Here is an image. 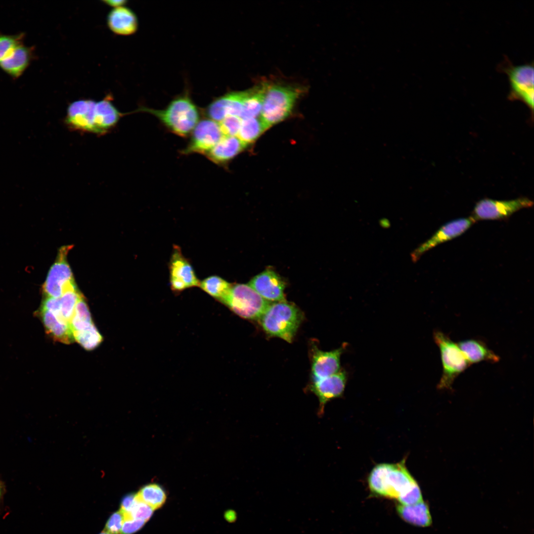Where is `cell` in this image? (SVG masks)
I'll return each mask as SVG.
<instances>
[{
	"mask_svg": "<svg viewBox=\"0 0 534 534\" xmlns=\"http://www.w3.org/2000/svg\"><path fill=\"white\" fill-rule=\"evenodd\" d=\"M368 485L373 494L397 499L402 505H412L423 500L420 487L403 460L376 465L368 476Z\"/></svg>",
	"mask_w": 534,
	"mask_h": 534,
	"instance_id": "cell-1",
	"label": "cell"
},
{
	"mask_svg": "<svg viewBox=\"0 0 534 534\" xmlns=\"http://www.w3.org/2000/svg\"><path fill=\"white\" fill-rule=\"evenodd\" d=\"M111 95L95 101L83 99L71 103L65 122L72 130L96 134H106L118 123L124 114L112 102Z\"/></svg>",
	"mask_w": 534,
	"mask_h": 534,
	"instance_id": "cell-2",
	"label": "cell"
},
{
	"mask_svg": "<svg viewBox=\"0 0 534 534\" xmlns=\"http://www.w3.org/2000/svg\"><path fill=\"white\" fill-rule=\"evenodd\" d=\"M145 112L156 117L171 132L181 137L187 136L197 125L199 111L189 91L174 98L163 109L141 106L132 113Z\"/></svg>",
	"mask_w": 534,
	"mask_h": 534,
	"instance_id": "cell-3",
	"label": "cell"
},
{
	"mask_svg": "<svg viewBox=\"0 0 534 534\" xmlns=\"http://www.w3.org/2000/svg\"><path fill=\"white\" fill-rule=\"evenodd\" d=\"M303 317L295 305L284 301L270 303L259 320L267 334L291 343Z\"/></svg>",
	"mask_w": 534,
	"mask_h": 534,
	"instance_id": "cell-4",
	"label": "cell"
},
{
	"mask_svg": "<svg viewBox=\"0 0 534 534\" xmlns=\"http://www.w3.org/2000/svg\"><path fill=\"white\" fill-rule=\"evenodd\" d=\"M265 81L260 117L268 129L289 116L303 90L300 87Z\"/></svg>",
	"mask_w": 534,
	"mask_h": 534,
	"instance_id": "cell-5",
	"label": "cell"
},
{
	"mask_svg": "<svg viewBox=\"0 0 534 534\" xmlns=\"http://www.w3.org/2000/svg\"><path fill=\"white\" fill-rule=\"evenodd\" d=\"M434 339L441 355L443 371L438 385L439 389H450L455 379L470 365L458 344L440 331L434 333Z\"/></svg>",
	"mask_w": 534,
	"mask_h": 534,
	"instance_id": "cell-6",
	"label": "cell"
},
{
	"mask_svg": "<svg viewBox=\"0 0 534 534\" xmlns=\"http://www.w3.org/2000/svg\"><path fill=\"white\" fill-rule=\"evenodd\" d=\"M270 303L245 284L232 285L222 302L239 316L251 320H259Z\"/></svg>",
	"mask_w": 534,
	"mask_h": 534,
	"instance_id": "cell-7",
	"label": "cell"
},
{
	"mask_svg": "<svg viewBox=\"0 0 534 534\" xmlns=\"http://www.w3.org/2000/svg\"><path fill=\"white\" fill-rule=\"evenodd\" d=\"M508 76L510 99L520 100L531 109L534 108V64L514 65L506 58L499 66Z\"/></svg>",
	"mask_w": 534,
	"mask_h": 534,
	"instance_id": "cell-8",
	"label": "cell"
},
{
	"mask_svg": "<svg viewBox=\"0 0 534 534\" xmlns=\"http://www.w3.org/2000/svg\"><path fill=\"white\" fill-rule=\"evenodd\" d=\"M71 246L62 247L55 263L50 268L43 286L44 297L60 298L66 291L76 287L67 261Z\"/></svg>",
	"mask_w": 534,
	"mask_h": 534,
	"instance_id": "cell-9",
	"label": "cell"
},
{
	"mask_svg": "<svg viewBox=\"0 0 534 534\" xmlns=\"http://www.w3.org/2000/svg\"><path fill=\"white\" fill-rule=\"evenodd\" d=\"M533 204L532 200L526 197L509 200L485 198L476 204L471 217L475 222L506 219L522 209L532 207Z\"/></svg>",
	"mask_w": 534,
	"mask_h": 534,
	"instance_id": "cell-10",
	"label": "cell"
},
{
	"mask_svg": "<svg viewBox=\"0 0 534 534\" xmlns=\"http://www.w3.org/2000/svg\"><path fill=\"white\" fill-rule=\"evenodd\" d=\"M169 270L171 288L174 292L179 293L186 289L199 286L200 281L192 266L177 245L174 246Z\"/></svg>",
	"mask_w": 534,
	"mask_h": 534,
	"instance_id": "cell-11",
	"label": "cell"
},
{
	"mask_svg": "<svg viewBox=\"0 0 534 534\" xmlns=\"http://www.w3.org/2000/svg\"><path fill=\"white\" fill-rule=\"evenodd\" d=\"M219 125L212 119H204L196 126L190 140L181 153L205 154L222 138Z\"/></svg>",
	"mask_w": 534,
	"mask_h": 534,
	"instance_id": "cell-12",
	"label": "cell"
},
{
	"mask_svg": "<svg viewBox=\"0 0 534 534\" xmlns=\"http://www.w3.org/2000/svg\"><path fill=\"white\" fill-rule=\"evenodd\" d=\"M347 379L346 371L340 369L338 372L331 376L312 380L309 389L318 398L319 416L323 414L324 407L327 402L343 395Z\"/></svg>",
	"mask_w": 534,
	"mask_h": 534,
	"instance_id": "cell-13",
	"label": "cell"
},
{
	"mask_svg": "<svg viewBox=\"0 0 534 534\" xmlns=\"http://www.w3.org/2000/svg\"><path fill=\"white\" fill-rule=\"evenodd\" d=\"M475 221L470 216L448 222L442 226L426 241L418 246L412 253V259L416 261L424 253L445 242L455 238L466 231Z\"/></svg>",
	"mask_w": 534,
	"mask_h": 534,
	"instance_id": "cell-14",
	"label": "cell"
},
{
	"mask_svg": "<svg viewBox=\"0 0 534 534\" xmlns=\"http://www.w3.org/2000/svg\"><path fill=\"white\" fill-rule=\"evenodd\" d=\"M246 95L244 91H229L213 100L204 111L214 121H222L228 116L240 117Z\"/></svg>",
	"mask_w": 534,
	"mask_h": 534,
	"instance_id": "cell-15",
	"label": "cell"
},
{
	"mask_svg": "<svg viewBox=\"0 0 534 534\" xmlns=\"http://www.w3.org/2000/svg\"><path fill=\"white\" fill-rule=\"evenodd\" d=\"M248 285L269 302L285 301V282L272 269H266L256 275L250 281Z\"/></svg>",
	"mask_w": 534,
	"mask_h": 534,
	"instance_id": "cell-16",
	"label": "cell"
},
{
	"mask_svg": "<svg viewBox=\"0 0 534 534\" xmlns=\"http://www.w3.org/2000/svg\"><path fill=\"white\" fill-rule=\"evenodd\" d=\"M346 347L343 344L338 349L323 351L314 347L312 355V380L331 376L340 370V358Z\"/></svg>",
	"mask_w": 534,
	"mask_h": 534,
	"instance_id": "cell-17",
	"label": "cell"
},
{
	"mask_svg": "<svg viewBox=\"0 0 534 534\" xmlns=\"http://www.w3.org/2000/svg\"><path fill=\"white\" fill-rule=\"evenodd\" d=\"M34 58V48L22 44L0 61V68L11 77L18 78L23 74Z\"/></svg>",
	"mask_w": 534,
	"mask_h": 534,
	"instance_id": "cell-18",
	"label": "cell"
},
{
	"mask_svg": "<svg viewBox=\"0 0 534 534\" xmlns=\"http://www.w3.org/2000/svg\"><path fill=\"white\" fill-rule=\"evenodd\" d=\"M107 23L112 32L121 36L134 34L138 24L135 13L125 6L113 8L108 14Z\"/></svg>",
	"mask_w": 534,
	"mask_h": 534,
	"instance_id": "cell-19",
	"label": "cell"
},
{
	"mask_svg": "<svg viewBox=\"0 0 534 534\" xmlns=\"http://www.w3.org/2000/svg\"><path fill=\"white\" fill-rule=\"evenodd\" d=\"M43 322L46 332L54 340L70 344L74 340L69 323L59 315L40 308L37 312Z\"/></svg>",
	"mask_w": 534,
	"mask_h": 534,
	"instance_id": "cell-20",
	"label": "cell"
},
{
	"mask_svg": "<svg viewBox=\"0 0 534 534\" xmlns=\"http://www.w3.org/2000/svg\"><path fill=\"white\" fill-rule=\"evenodd\" d=\"M247 146L236 136L222 138L205 155L213 163L224 165L240 153Z\"/></svg>",
	"mask_w": 534,
	"mask_h": 534,
	"instance_id": "cell-21",
	"label": "cell"
},
{
	"mask_svg": "<svg viewBox=\"0 0 534 534\" xmlns=\"http://www.w3.org/2000/svg\"><path fill=\"white\" fill-rule=\"evenodd\" d=\"M457 344L470 364L482 361L495 363L499 360V356L481 340L467 339Z\"/></svg>",
	"mask_w": 534,
	"mask_h": 534,
	"instance_id": "cell-22",
	"label": "cell"
},
{
	"mask_svg": "<svg viewBox=\"0 0 534 534\" xmlns=\"http://www.w3.org/2000/svg\"><path fill=\"white\" fill-rule=\"evenodd\" d=\"M396 509L400 517L412 525L426 527L432 523L429 507L423 500L409 505L399 503L397 505Z\"/></svg>",
	"mask_w": 534,
	"mask_h": 534,
	"instance_id": "cell-23",
	"label": "cell"
},
{
	"mask_svg": "<svg viewBox=\"0 0 534 534\" xmlns=\"http://www.w3.org/2000/svg\"><path fill=\"white\" fill-rule=\"evenodd\" d=\"M232 285L217 276H209L200 282L199 287L221 303L228 294Z\"/></svg>",
	"mask_w": 534,
	"mask_h": 534,
	"instance_id": "cell-24",
	"label": "cell"
},
{
	"mask_svg": "<svg viewBox=\"0 0 534 534\" xmlns=\"http://www.w3.org/2000/svg\"><path fill=\"white\" fill-rule=\"evenodd\" d=\"M136 495L138 500L150 506L154 510L160 508L166 500L164 490L155 483L143 486Z\"/></svg>",
	"mask_w": 534,
	"mask_h": 534,
	"instance_id": "cell-25",
	"label": "cell"
},
{
	"mask_svg": "<svg viewBox=\"0 0 534 534\" xmlns=\"http://www.w3.org/2000/svg\"><path fill=\"white\" fill-rule=\"evenodd\" d=\"M267 129L260 117L242 119L238 137L246 145L255 141Z\"/></svg>",
	"mask_w": 534,
	"mask_h": 534,
	"instance_id": "cell-26",
	"label": "cell"
},
{
	"mask_svg": "<svg viewBox=\"0 0 534 534\" xmlns=\"http://www.w3.org/2000/svg\"><path fill=\"white\" fill-rule=\"evenodd\" d=\"M73 338L85 349L90 351L99 346L103 338L94 323L89 328L72 333Z\"/></svg>",
	"mask_w": 534,
	"mask_h": 534,
	"instance_id": "cell-27",
	"label": "cell"
},
{
	"mask_svg": "<svg viewBox=\"0 0 534 534\" xmlns=\"http://www.w3.org/2000/svg\"><path fill=\"white\" fill-rule=\"evenodd\" d=\"M82 295L76 287L66 291L59 298L61 316L69 323L73 315L75 306Z\"/></svg>",
	"mask_w": 534,
	"mask_h": 534,
	"instance_id": "cell-28",
	"label": "cell"
},
{
	"mask_svg": "<svg viewBox=\"0 0 534 534\" xmlns=\"http://www.w3.org/2000/svg\"><path fill=\"white\" fill-rule=\"evenodd\" d=\"M24 37L23 33L14 35L0 33V61L23 44Z\"/></svg>",
	"mask_w": 534,
	"mask_h": 534,
	"instance_id": "cell-29",
	"label": "cell"
},
{
	"mask_svg": "<svg viewBox=\"0 0 534 534\" xmlns=\"http://www.w3.org/2000/svg\"><path fill=\"white\" fill-rule=\"evenodd\" d=\"M242 119L238 116H228L224 118L219 124L221 131L226 136H236L241 126Z\"/></svg>",
	"mask_w": 534,
	"mask_h": 534,
	"instance_id": "cell-30",
	"label": "cell"
},
{
	"mask_svg": "<svg viewBox=\"0 0 534 534\" xmlns=\"http://www.w3.org/2000/svg\"><path fill=\"white\" fill-rule=\"evenodd\" d=\"M153 511L154 510L150 506L140 501L137 498V501L130 512L129 514H123L124 519H140L146 522L152 516Z\"/></svg>",
	"mask_w": 534,
	"mask_h": 534,
	"instance_id": "cell-31",
	"label": "cell"
},
{
	"mask_svg": "<svg viewBox=\"0 0 534 534\" xmlns=\"http://www.w3.org/2000/svg\"><path fill=\"white\" fill-rule=\"evenodd\" d=\"M124 521V515L120 510L113 513L109 518L104 531L110 534H120Z\"/></svg>",
	"mask_w": 534,
	"mask_h": 534,
	"instance_id": "cell-32",
	"label": "cell"
},
{
	"mask_svg": "<svg viewBox=\"0 0 534 534\" xmlns=\"http://www.w3.org/2000/svg\"><path fill=\"white\" fill-rule=\"evenodd\" d=\"M145 523L140 519H124L120 534H133L141 529Z\"/></svg>",
	"mask_w": 534,
	"mask_h": 534,
	"instance_id": "cell-33",
	"label": "cell"
},
{
	"mask_svg": "<svg viewBox=\"0 0 534 534\" xmlns=\"http://www.w3.org/2000/svg\"><path fill=\"white\" fill-rule=\"evenodd\" d=\"M137 501L136 494H129L123 497L120 510L124 514H129Z\"/></svg>",
	"mask_w": 534,
	"mask_h": 534,
	"instance_id": "cell-34",
	"label": "cell"
},
{
	"mask_svg": "<svg viewBox=\"0 0 534 534\" xmlns=\"http://www.w3.org/2000/svg\"><path fill=\"white\" fill-rule=\"evenodd\" d=\"M105 4L113 7V8L124 6L127 2V1L125 0H102Z\"/></svg>",
	"mask_w": 534,
	"mask_h": 534,
	"instance_id": "cell-35",
	"label": "cell"
},
{
	"mask_svg": "<svg viewBox=\"0 0 534 534\" xmlns=\"http://www.w3.org/2000/svg\"><path fill=\"white\" fill-rule=\"evenodd\" d=\"M4 490L3 485L2 483L0 481V505H1V502H2V499L3 498V494H4Z\"/></svg>",
	"mask_w": 534,
	"mask_h": 534,
	"instance_id": "cell-36",
	"label": "cell"
},
{
	"mask_svg": "<svg viewBox=\"0 0 534 534\" xmlns=\"http://www.w3.org/2000/svg\"><path fill=\"white\" fill-rule=\"evenodd\" d=\"M99 534H109V533H107V532L103 531L101 533H100Z\"/></svg>",
	"mask_w": 534,
	"mask_h": 534,
	"instance_id": "cell-37",
	"label": "cell"
}]
</instances>
